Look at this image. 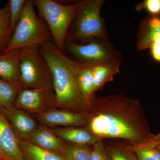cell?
<instances>
[{
  "mask_svg": "<svg viewBox=\"0 0 160 160\" xmlns=\"http://www.w3.org/2000/svg\"><path fill=\"white\" fill-rule=\"evenodd\" d=\"M98 138H119L137 147L149 143L151 132L139 101L125 95L94 97L86 126Z\"/></svg>",
  "mask_w": 160,
  "mask_h": 160,
  "instance_id": "1",
  "label": "cell"
},
{
  "mask_svg": "<svg viewBox=\"0 0 160 160\" xmlns=\"http://www.w3.org/2000/svg\"><path fill=\"white\" fill-rule=\"evenodd\" d=\"M40 51L51 71L57 108L89 114L91 105L83 97L77 81L81 62L64 55L49 40L39 46Z\"/></svg>",
  "mask_w": 160,
  "mask_h": 160,
  "instance_id": "2",
  "label": "cell"
},
{
  "mask_svg": "<svg viewBox=\"0 0 160 160\" xmlns=\"http://www.w3.org/2000/svg\"><path fill=\"white\" fill-rule=\"evenodd\" d=\"M33 1L27 0L5 52L32 46H41L49 40L48 26L35 13Z\"/></svg>",
  "mask_w": 160,
  "mask_h": 160,
  "instance_id": "3",
  "label": "cell"
},
{
  "mask_svg": "<svg viewBox=\"0 0 160 160\" xmlns=\"http://www.w3.org/2000/svg\"><path fill=\"white\" fill-rule=\"evenodd\" d=\"M33 2L40 17L47 23L55 45L63 52L68 29L77 14L78 2L70 5H63L53 0Z\"/></svg>",
  "mask_w": 160,
  "mask_h": 160,
  "instance_id": "4",
  "label": "cell"
},
{
  "mask_svg": "<svg viewBox=\"0 0 160 160\" xmlns=\"http://www.w3.org/2000/svg\"><path fill=\"white\" fill-rule=\"evenodd\" d=\"M20 72L22 89L47 88L53 90L51 71L39 46L21 49Z\"/></svg>",
  "mask_w": 160,
  "mask_h": 160,
  "instance_id": "5",
  "label": "cell"
},
{
  "mask_svg": "<svg viewBox=\"0 0 160 160\" xmlns=\"http://www.w3.org/2000/svg\"><path fill=\"white\" fill-rule=\"evenodd\" d=\"M104 1L86 0L78 2V9L72 38L86 39L106 38L100 9Z\"/></svg>",
  "mask_w": 160,
  "mask_h": 160,
  "instance_id": "6",
  "label": "cell"
},
{
  "mask_svg": "<svg viewBox=\"0 0 160 160\" xmlns=\"http://www.w3.org/2000/svg\"><path fill=\"white\" fill-rule=\"evenodd\" d=\"M13 108L38 115L57 108L56 98L53 89L49 88L20 89Z\"/></svg>",
  "mask_w": 160,
  "mask_h": 160,
  "instance_id": "7",
  "label": "cell"
},
{
  "mask_svg": "<svg viewBox=\"0 0 160 160\" xmlns=\"http://www.w3.org/2000/svg\"><path fill=\"white\" fill-rule=\"evenodd\" d=\"M67 46L69 51L82 63L95 64L117 61L114 51L101 42L95 41L88 44H78L69 42Z\"/></svg>",
  "mask_w": 160,
  "mask_h": 160,
  "instance_id": "8",
  "label": "cell"
},
{
  "mask_svg": "<svg viewBox=\"0 0 160 160\" xmlns=\"http://www.w3.org/2000/svg\"><path fill=\"white\" fill-rule=\"evenodd\" d=\"M0 155L4 160H26L10 124L0 111Z\"/></svg>",
  "mask_w": 160,
  "mask_h": 160,
  "instance_id": "9",
  "label": "cell"
},
{
  "mask_svg": "<svg viewBox=\"0 0 160 160\" xmlns=\"http://www.w3.org/2000/svg\"><path fill=\"white\" fill-rule=\"evenodd\" d=\"M36 116L39 122L46 126H85L89 118V114L86 113L55 109Z\"/></svg>",
  "mask_w": 160,
  "mask_h": 160,
  "instance_id": "10",
  "label": "cell"
},
{
  "mask_svg": "<svg viewBox=\"0 0 160 160\" xmlns=\"http://www.w3.org/2000/svg\"><path fill=\"white\" fill-rule=\"evenodd\" d=\"M18 139L26 140L39 127L36 121L29 113L15 108H0Z\"/></svg>",
  "mask_w": 160,
  "mask_h": 160,
  "instance_id": "11",
  "label": "cell"
},
{
  "mask_svg": "<svg viewBox=\"0 0 160 160\" xmlns=\"http://www.w3.org/2000/svg\"><path fill=\"white\" fill-rule=\"evenodd\" d=\"M21 49L0 54V78L22 89L20 72Z\"/></svg>",
  "mask_w": 160,
  "mask_h": 160,
  "instance_id": "12",
  "label": "cell"
},
{
  "mask_svg": "<svg viewBox=\"0 0 160 160\" xmlns=\"http://www.w3.org/2000/svg\"><path fill=\"white\" fill-rule=\"evenodd\" d=\"M56 135L71 144L90 146L99 140L87 127H69L52 129Z\"/></svg>",
  "mask_w": 160,
  "mask_h": 160,
  "instance_id": "13",
  "label": "cell"
},
{
  "mask_svg": "<svg viewBox=\"0 0 160 160\" xmlns=\"http://www.w3.org/2000/svg\"><path fill=\"white\" fill-rule=\"evenodd\" d=\"M120 67L118 60L92 64L94 94L106 83L113 81L114 76L120 71Z\"/></svg>",
  "mask_w": 160,
  "mask_h": 160,
  "instance_id": "14",
  "label": "cell"
},
{
  "mask_svg": "<svg viewBox=\"0 0 160 160\" xmlns=\"http://www.w3.org/2000/svg\"><path fill=\"white\" fill-rule=\"evenodd\" d=\"M160 38V14L147 19L142 27L138 47L139 50L150 48L156 39Z\"/></svg>",
  "mask_w": 160,
  "mask_h": 160,
  "instance_id": "15",
  "label": "cell"
},
{
  "mask_svg": "<svg viewBox=\"0 0 160 160\" xmlns=\"http://www.w3.org/2000/svg\"><path fill=\"white\" fill-rule=\"evenodd\" d=\"M81 63L77 75L78 85L83 97L91 105L94 97L92 64Z\"/></svg>",
  "mask_w": 160,
  "mask_h": 160,
  "instance_id": "16",
  "label": "cell"
},
{
  "mask_svg": "<svg viewBox=\"0 0 160 160\" xmlns=\"http://www.w3.org/2000/svg\"><path fill=\"white\" fill-rule=\"evenodd\" d=\"M18 141L26 160H64L58 153L40 148L27 140L18 139Z\"/></svg>",
  "mask_w": 160,
  "mask_h": 160,
  "instance_id": "17",
  "label": "cell"
},
{
  "mask_svg": "<svg viewBox=\"0 0 160 160\" xmlns=\"http://www.w3.org/2000/svg\"><path fill=\"white\" fill-rule=\"evenodd\" d=\"M13 33L10 26L9 6L7 2L4 7L0 8V54L5 52Z\"/></svg>",
  "mask_w": 160,
  "mask_h": 160,
  "instance_id": "18",
  "label": "cell"
},
{
  "mask_svg": "<svg viewBox=\"0 0 160 160\" xmlns=\"http://www.w3.org/2000/svg\"><path fill=\"white\" fill-rule=\"evenodd\" d=\"M20 89L17 86L0 78V108H13L18 92Z\"/></svg>",
  "mask_w": 160,
  "mask_h": 160,
  "instance_id": "19",
  "label": "cell"
},
{
  "mask_svg": "<svg viewBox=\"0 0 160 160\" xmlns=\"http://www.w3.org/2000/svg\"><path fill=\"white\" fill-rule=\"evenodd\" d=\"M92 147L75 144H66L60 154L64 160H90Z\"/></svg>",
  "mask_w": 160,
  "mask_h": 160,
  "instance_id": "20",
  "label": "cell"
},
{
  "mask_svg": "<svg viewBox=\"0 0 160 160\" xmlns=\"http://www.w3.org/2000/svg\"><path fill=\"white\" fill-rule=\"evenodd\" d=\"M25 140H27L42 149L53 152L59 155L62 153L66 144L63 141L57 142L46 138L40 134L37 129L27 139Z\"/></svg>",
  "mask_w": 160,
  "mask_h": 160,
  "instance_id": "21",
  "label": "cell"
},
{
  "mask_svg": "<svg viewBox=\"0 0 160 160\" xmlns=\"http://www.w3.org/2000/svg\"><path fill=\"white\" fill-rule=\"evenodd\" d=\"M107 148L111 160H138L129 145H112Z\"/></svg>",
  "mask_w": 160,
  "mask_h": 160,
  "instance_id": "22",
  "label": "cell"
},
{
  "mask_svg": "<svg viewBox=\"0 0 160 160\" xmlns=\"http://www.w3.org/2000/svg\"><path fill=\"white\" fill-rule=\"evenodd\" d=\"M129 146L135 153L138 160H160V151L149 143L137 147Z\"/></svg>",
  "mask_w": 160,
  "mask_h": 160,
  "instance_id": "23",
  "label": "cell"
},
{
  "mask_svg": "<svg viewBox=\"0 0 160 160\" xmlns=\"http://www.w3.org/2000/svg\"><path fill=\"white\" fill-rule=\"evenodd\" d=\"M26 2V0H9L8 2L9 6L10 26L13 32L22 13Z\"/></svg>",
  "mask_w": 160,
  "mask_h": 160,
  "instance_id": "24",
  "label": "cell"
},
{
  "mask_svg": "<svg viewBox=\"0 0 160 160\" xmlns=\"http://www.w3.org/2000/svg\"><path fill=\"white\" fill-rule=\"evenodd\" d=\"M90 160H111L103 139H100L92 146Z\"/></svg>",
  "mask_w": 160,
  "mask_h": 160,
  "instance_id": "25",
  "label": "cell"
},
{
  "mask_svg": "<svg viewBox=\"0 0 160 160\" xmlns=\"http://www.w3.org/2000/svg\"><path fill=\"white\" fill-rule=\"evenodd\" d=\"M138 9H146L152 15L160 14V0H146L138 6Z\"/></svg>",
  "mask_w": 160,
  "mask_h": 160,
  "instance_id": "26",
  "label": "cell"
},
{
  "mask_svg": "<svg viewBox=\"0 0 160 160\" xmlns=\"http://www.w3.org/2000/svg\"><path fill=\"white\" fill-rule=\"evenodd\" d=\"M150 48L153 58L160 62V38L156 39L153 41Z\"/></svg>",
  "mask_w": 160,
  "mask_h": 160,
  "instance_id": "27",
  "label": "cell"
},
{
  "mask_svg": "<svg viewBox=\"0 0 160 160\" xmlns=\"http://www.w3.org/2000/svg\"><path fill=\"white\" fill-rule=\"evenodd\" d=\"M149 143L160 151V133L157 135H155Z\"/></svg>",
  "mask_w": 160,
  "mask_h": 160,
  "instance_id": "28",
  "label": "cell"
},
{
  "mask_svg": "<svg viewBox=\"0 0 160 160\" xmlns=\"http://www.w3.org/2000/svg\"><path fill=\"white\" fill-rule=\"evenodd\" d=\"M3 158H2V156H1V155H0V160H2Z\"/></svg>",
  "mask_w": 160,
  "mask_h": 160,
  "instance_id": "29",
  "label": "cell"
},
{
  "mask_svg": "<svg viewBox=\"0 0 160 160\" xmlns=\"http://www.w3.org/2000/svg\"><path fill=\"white\" fill-rule=\"evenodd\" d=\"M2 160H3V159Z\"/></svg>",
  "mask_w": 160,
  "mask_h": 160,
  "instance_id": "30",
  "label": "cell"
}]
</instances>
